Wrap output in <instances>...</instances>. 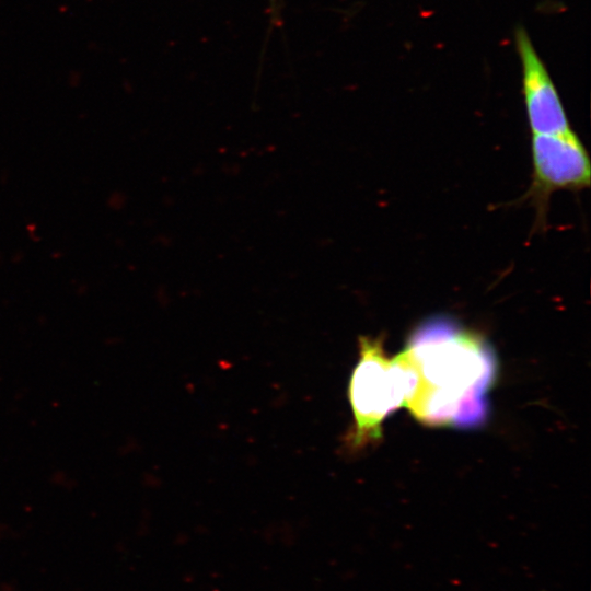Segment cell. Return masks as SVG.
Wrapping results in <instances>:
<instances>
[{"label": "cell", "instance_id": "7a4b0ae2", "mask_svg": "<svg viewBox=\"0 0 591 591\" xmlns=\"http://www.w3.org/2000/svg\"><path fill=\"white\" fill-rule=\"evenodd\" d=\"M406 380L395 357L390 359L381 337L359 338V359L350 375L348 399L354 426L346 437L347 447L359 450L379 440L383 421L404 406Z\"/></svg>", "mask_w": 591, "mask_h": 591}, {"label": "cell", "instance_id": "6da1fadb", "mask_svg": "<svg viewBox=\"0 0 591 591\" xmlns=\"http://www.w3.org/2000/svg\"><path fill=\"white\" fill-rule=\"evenodd\" d=\"M406 380L404 406L429 426L472 427L486 418L495 357L482 336L445 317L420 325L395 357Z\"/></svg>", "mask_w": 591, "mask_h": 591}, {"label": "cell", "instance_id": "3957f363", "mask_svg": "<svg viewBox=\"0 0 591 591\" xmlns=\"http://www.w3.org/2000/svg\"><path fill=\"white\" fill-rule=\"evenodd\" d=\"M531 157L532 184L528 196L536 205L540 220L546 216L547 201L553 193L589 187V154L573 130L557 135H532Z\"/></svg>", "mask_w": 591, "mask_h": 591}, {"label": "cell", "instance_id": "277c9868", "mask_svg": "<svg viewBox=\"0 0 591 591\" xmlns=\"http://www.w3.org/2000/svg\"><path fill=\"white\" fill-rule=\"evenodd\" d=\"M515 47L522 68V94L532 135H557L572 130L556 86L528 32L519 26Z\"/></svg>", "mask_w": 591, "mask_h": 591}, {"label": "cell", "instance_id": "5b68a950", "mask_svg": "<svg viewBox=\"0 0 591 591\" xmlns=\"http://www.w3.org/2000/svg\"><path fill=\"white\" fill-rule=\"evenodd\" d=\"M270 21L275 26L280 25V0H269Z\"/></svg>", "mask_w": 591, "mask_h": 591}]
</instances>
